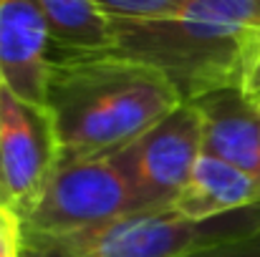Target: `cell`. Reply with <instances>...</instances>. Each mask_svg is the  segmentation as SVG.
<instances>
[{
  "mask_svg": "<svg viewBox=\"0 0 260 257\" xmlns=\"http://www.w3.org/2000/svg\"><path fill=\"white\" fill-rule=\"evenodd\" d=\"M114 25V53L159 68L182 101L243 88L260 43V0H189L177 15Z\"/></svg>",
  "mask_w": 260,
  "mask_h": 257,
  "instance_id": "7a4b0ae2",
  "label": "cell"
},
{
  "mask_svg": "<svg viewBox=\"0 0 260 257\" xmlns=\"http://www.w3.org/2000/svg\"><path fill=\"white\" fill-rule=\"evenodd\" d=\"M243 93L253 101V103H260V43L253 53V61L248 66V74L243 79Z\"/></svg>",
  "mask_w": 260,
  "mask_h": 257,
  "instance_id": "5bb4252c",
  "label": "cell"
},
{
  "mask_svg": "<svg viewBox=\"0 0 260 257\" xmlns=\"http://www.w3.org/2000/svg\"><path fill=\"white\" fill-rule=\"evenodd\" d=\"M132 212L134 197L109 157L61 164L23 217V250L61 242Z\"/></svg>",
  "mask_w": 260,
  "mask_h": 257,
  "instance_id": "277c9868",
  "label": "cell"
},
{
  "mask_svg": "<svg viewBox=\"0 0 260 257\" xmlns=\"http://www.w3.org/2000/svg\"><path fill=\"white\" fill-rule=\"evenodd\" d=\"M200 157L202 119L197 106L184 101L139 139L114 152L109 162L126 181L137 212H142L170 209Z\"/></svg>",
  "mask_w": 260,
  "mask_h": 257,
  "instance_id": "5b68a950",
  "label": "cell"
},
{
  "mask_svg": "<svg viewBox=\"0 0 260 257\" xmlns=\"http://www.w3.org/2000/svg\"><path fill=\"white\" fill-rule=\"evenodd\" d=\"M258 106H260V103H258Z\"/></svg>",
  "mask_w": 260,
  "mask_h": 257,
  "instance_id": "2e32d148",
  "label": "cell"
},
{
  "mask_svg": "<svg viewBox=\"0 0 260 257\" xmlns=\"http://www.w3.org/2000/svg\"><path fill=\"white\" fill-rule=\"evenodd\" d=\"M253 207H260V179L217 157L202 154L170 209L187 222L202 225Z\"/></svg>",
  "mask_w": 260,
  "mask_h": 257,
  "instance_id": "9c48e42d",
  "label": "cell"
},
{
  "mask_svg": "<svg viewBox=\"0 0 260 257\" xmlns=\"http://www.w3.org/2000/svg\"><path fill=\"white\" fill-rule=\"evenodd\" d=\"M61 167V146L48 106H30L8 88L0 96V197L20 219L33 209Z\"/></svg>",
  "mask_w": 260,
  "mask_h": 257,
  "instance_id": "8992f818",
  "label": "cell"
},
{
  "mask_svg": "<svg viewBox=\"0 0 260 257\" xmlns=\"http://www.w3.org/2000/svg\"><path fill=\"white\" fill-rule=\"evenodd\" d=\"M53 41L38 0H0V81L20 101L46 106Z\"/></svg>",
  "mask_w": 260,
  "mask_h": 257,
  "instance_id": "52a82bcc",
  "label": "cell"
},
{
  "mask_svg": "<svg viewBox=\"0 0 260 257\" xmlns=\"http://www.w3.org/2000/svg\"><path fill=\"white\" fill-rule=\"evenodd\" d=\"M182 103L172 81L144 61L114 51L51 58L46 106L61 164L111 157Z\"/></svg>",
  "mask_w": 260,
  "mask_h": 257,
  "instance_id": "6da1fadb",
  "label": "cell"
},
{
  "mask_svg": "<svg viewBox=\"0 0 260 257\" xmlns=\"http://www.w3.org/2000/svg\"><path fill=\"white\" fill-rule=\"evenodd\" d=\"M3 91H5V86H3V81H0V96H3ZM3 199V197H0Z\"/></svg>",
  "mask_w": 260,
  "mask_h": 257,
  "instance_id": "9a60e30c",
  "label": "cell"
},
{
  "mask_svg": "<svg viewBox=\"0 0 260 257\" xmlns=\"http://www.w3.org/2000/svg\"><path fill=\"white\" fill-rule=\"evenodd\" d=\"M0 257H23V219L0 199Z\"/></svg>",
  "mask_w": 260,
  "mask_h": 257,
  "instance_id": "7c38bea8",
  "label": "cell"
},
{
  "mask_svg": "<svg viewBox=\"0 0 260 257\" xmlns=\"http://www.w3.org/2000/svg\"><path fill=\"white\" fill-rule=\"evenodd\" d=\"M56 56H93L114 51L111 18L96 0H38Z\"/></svg>",
  "mask_w": 260,
  "mask_h": 257,
  "instance_id": "30bf717a",
  "label": "cell"
},
{
  "mask_svg": "<svg viewBox=\"0 0 260 257\" xmlns=\"http://www.w3.org/2000/svg\"><path fill=\"white\" fill-rule=\"evenodd\" d=\"M187 257H260V230L253 232V235H245V237H238V240H230V242L192 252Z\"/></svg>",
  "mask_w": 260,
  "mask_h": 257,
  "instance_id": "4fadbf2b",
  "label": "cell"
},
{
  "mask_svg": "<svg viewBox=\"0 0 260 257\" xmlns=\"http://www.w3.org/2000/svg\"><path fill=\"white\" fill-rule=\"evenodd\" d=\"M258 230L260 207L202 225L177 217L172 209H142L61 242L23 250V257H187Z\"/></svg>",
  "mask_w": 260,
  "mask_h": 257,
  "instance_id": "3957f363",
  "label": "cell"
},
{
  "mask_svg": "<svg viewBox=\"0 0 260 257\" xmlns=\"http://www.w3.org/2000/svg\"><path fill=\"white\" fill-rule=\"evenodd\" d=\"M202 119V154L217 157L260 179V106L243 88H225L192 101Z\"/></svg>",
  "mask_w": 260,
  "mask_h": 257,
  "instance_id": "ba28073f",
  "label": "cell"
},
{
  "mask_svg": "<svg viewBox=\"0 0 260 257\" xmlns=\"http://www.w3.org/2000/svg\"><path fill=\"white\" fill-rule=\"evenodd\" d=\"M99 8L121 23H147L177 15L189 0H96Z\"/></svg>",
  "mask_w": 260,
  "mask_h": 257,
  "instance_id": "8fae6325",
  "label": "cell"
}]
</instances>
